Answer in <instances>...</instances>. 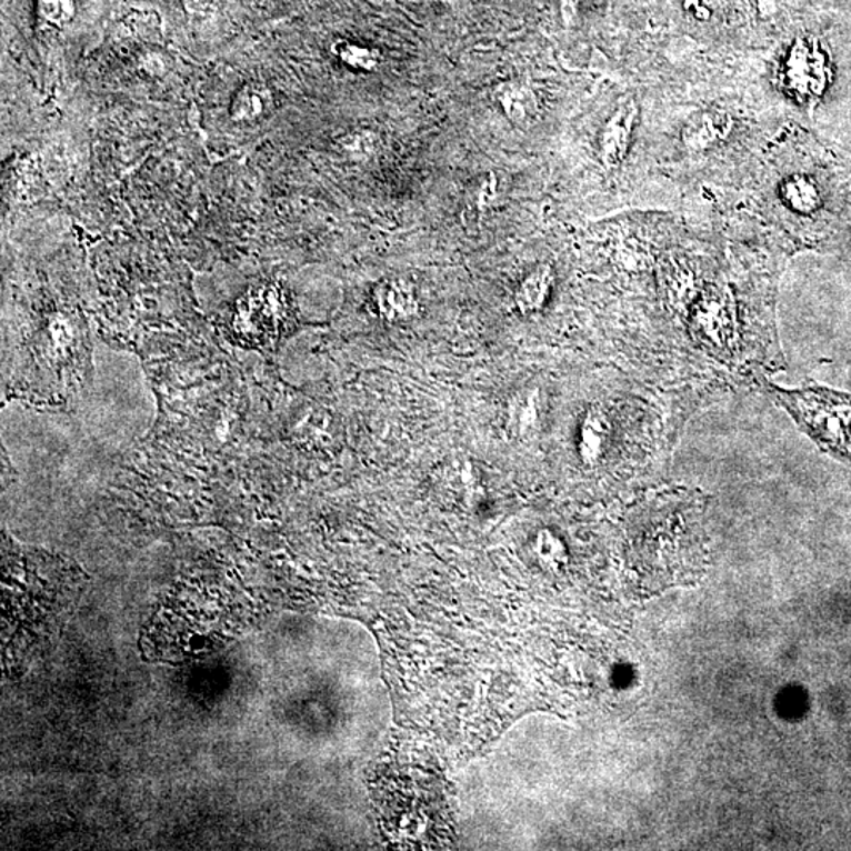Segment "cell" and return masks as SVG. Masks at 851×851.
Segmentation results:
<instances>
[{
	"mask_svg": "<svg viewBox=\"0 0 851 851\" xmlns=\"http://www.w3.org/2000/svg\"><path fill=\"white\" fill-rule=\"evenodd\" d=\"M331 54L353 71L374 73L382 63V52L360 41L339 39L331 43Z\"/></svg>",
	"mask_w": 851,
	"mask_h": 851,
	"instance_id": "8fae6325",
	"label": "cell"
},
{
	"mask_svg": "<svg viewBox=\"0 0 851 851\" xmlns=\"http://www.w3.org/2000/svg\"><path fill=\"white\" fill-rule=\"evenodd\" d=\"M372 307L387 323L410 322L421 311L416 286L404 278L380 281L372 291Z\"/></svg>",
	"mask_w": 851,
	"mask_h": 851,
	"instance_id": "5b68a950",
	"label": "cell"
},
{
	"mask_svg": "<svg viewBox=\"0 0 851 851\" xmlns=\"http://www.w3.org/2000/svg\"><path fill=\"white\" fill-rule=\"evenodd\" d=\"M500 180L495 172H489L483 179L473 187V206L477 210H484L491 207L493 202L499 201L502 191H500Z\"/></svg>",
	"mask_w": 851,
	"mask_h": 851,
	"instance_id": "5bb4252c",
	"label": "cell"
},
{
	"mask_svg": "<svg viewBox=\"0 0 851 851\" xmlns=\"http://www.w3.org/2000/svg\"><path fill=\"white\" fill-rule=\"evenodd\" d=\"M617 423L604 406L593 404L583 410L578 429L579 461L585 467H600L613 448Z\"/></svg>",
	"mask_w": 851,
	"mask_h": 851,
	"instance_id": "7a4b0ae2",
	"label": "cell"
},
{
	"mask_svg": "<svg viewBox=\"0 0 851 851\" xmlns=\"http://www.w3.org/2000/svg\"><path fill=\"white\" fill-rule=\"evenodd\" d=\"M437 485L450 495L461 497L472 495L477 499L481 492V473L478 467L469 459H453V461L442 464L437 470Z\"/></svg>",
	"mask_w": 851,
	"mask_h": 851,
	"instance_id": "9c48e42d",
	"label": "cell"
},
{
	"mask_svg": "<svg viewBox=\"0 0 851 851\" xmlns=\"http://www.w3.org/2000/svg\"><path fill=\"white\" fill-rule=\"evenodd\" d=\"M36 13L44 24L63 29L77 20V0H36Z\"/></svg>",
	"mask_w": 851,
	"mask_h": 851,
	"instance_id": "7c38bea8",
	"label": "cell"
},
{
	"mask_svg": "<svg viewBox=\"0 0 851 851\" xmlns=\"http://www.w3.org/2000/svg\"><path fill=\"white\" fill-rule=\"evenodd\" d=\"M338 147L346 156L367 160V158L374 157L378 153L380 138L374 130L359 128V130L349 131V133L339 138Z\"/></svg>",
	"mask_w": 851,
	"mask_h": 851,
	"instance_id": "4fadbf2b",
	"label": "cell"
},
{
	"mask_svg": "<svg viewBox=\"0 0 851 851\" xmlns=\"http://www.w3.org/2000/svg\"><path fill=\"white\" fill-rule=\"evenodd\" d=\"M553 288H555V270L551 263H540L530 270L515 288V308L523 316L538 314L548 307Z\"/></svg>",
	"mask_w": 851,
	"mask_h": 851,
	"instance_id": "ba28073f",
	"label": "cell"
},
{
	"mask_svg": "<svg viewBox=\"0 0 851 851\" xmlns=\"http://www.w3.org/2000/svg\"><path fill=\"white\" fill-rule=\"evenodd\" d=\"M548 397L541 387H523L507 407V432L515 442H530L541 434L548 416Z\"/></svg>",
	"mask_w": 851,
	"mask_h": 851,
	"instance_id": "277c9868",
	"label": "cell"
},
{
	"mask_svg": "<svg viewBox=\"0 0 851 851\" xmlns=\"http://www.w3.org/2000/svg\"><path fill=\"white\" fill-rule=\"evenodd\" d=\"M443 3H445L447 7H459L464 6V3L470 2V0H442Z\"/></svg>",
	"mask_w": 851,
	"mask_h": 851,
	"instance_id": "2e32d148",
	"label": "cell"
},
{
	"mask_svg": "<svg viewBox=\"0 0 851 851\" xmlns=\"http://www.w3.org/2000/svg\"><path fill=\"white\" fill-rule=\"evenodd\" d=\"M632 109L621 108L612 119L609 120L601 136V161L605 168L610 169L623 160L628 149V138L631 133Z\"/></svg>",
	"mask_w": 851,
	"mask_h": 851,
	"instance_id": "30bf717a",
	"label": "cell"
},
{
	"mask_svg": "<svg viewBox=\"0 0 851 851\" xmlns=\"http://www.w3.org/2000/svg\"><path fill=\"white\" fill-rule=\"evenodd\" d=\"M252 331L262 337H281L292 323L288 293L278 284H267L244 296Z\"/></svg>",
	"mask_w": 851,
	"mask_h": 851,
	"instance_id": "3957f363",
	"label": "cell"
},
{
	"mask_svg": "<svg viewBox=\"0 0 851 851\" xmlns=\"http://www.w3.org/2000/svg\"><path fill=\"white\" fill-rule=\"evenodd\" d=\"M277 108L273 90L263 82H247L232 96L229 117L236 126L254 127L269 119Z\"/></svg>",
	"mask_w": 851,
	"mask_h": 851,
	"instance_id": "52a82bcc",
	"label": "cell"
},
{
	"mask_svg": "<svg viewBox=\"0 0 851 851\" xmlns=\"http://www.w3.org/2000/svg\"><path fill=\"white\" fill-rule=\"evenodd\" d=\"M561 11H563L564 22L570 24L575 17V0H561Z\"/></svg>",
	"mask_w": 851,
	"mask_h": 851,
	"instance_id": "9a60e30c",
	"label": "cell"
},
{
	"mask_svg": "<svg viewBox=\"0 0 851 851\" xmlns=\"http://www.w3.org/2000/svg\"><path fill=\"white\" fill-rule=\"evenodd\" d=\"M492 100L502 109L511 126L527 128L532 126L538 114V98L532 86L525 79H507L493 88Z\"/></svg>",
	"mask_w": 851,
	"mask_h": 851,
	"instance_id": "8992f818",
	"label": "cell"
},
{
	"mask_svg": "<svg viewBox=\"0 0 851 851\" xmlns=\"http://www.w3.org/2000/svg\"><path fill=\"white\" fill-rule=\"evenodd\" d=\"M760 388L823 453L851 465L850 393L817 383L787 390L764 379H760Z\"/></svg>",
	"mask_w": 851,
	"mask_h": 851,
	"instance_id": "6da1fadb",
	"label": "cell"
}]
</instances>
